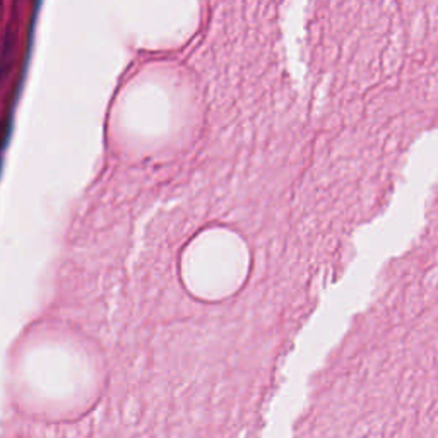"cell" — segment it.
<instances>
[{
  "mask_svg": "<svg viewBox=\"0 0 438 438\" xmlns=\"http://www.w3.org/2000/svg\"><path fill=\"white\" fill-rule=\"evenodd\" d=\"M12 48H14V38L11 36V33H7L2 41V52H0V83H2L6 71L9 69V63L12 58Z\"/></svg>",
  "mask_w": 438,
  "mask_h": 438,
  "instance_id": "cell-1",
  "label": "cell"
}]
</instances>
